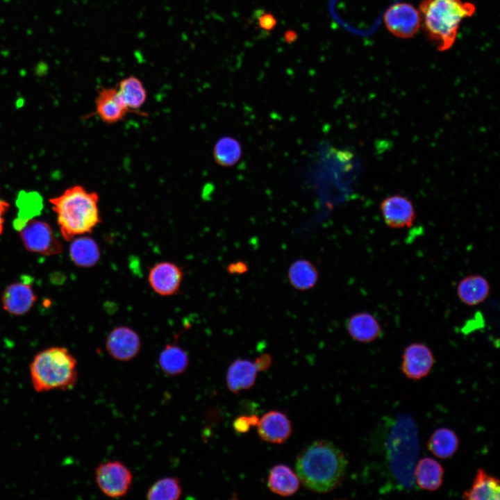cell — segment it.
I'll return each instance as SVG.
<instances>
[{"instance_id": "10", "label": "cell", "mask_w": 500, "mask_h": 500, "mask_svg": "<svg viewBox=\"0 0 500 500\" xmlns=\"http://www.w3.org/2000/svg\"><path fill=\"white\" fill-rule=\"evenodd\" d=\"M140 335L133 328L119 326L111 330L106 338V349L115 360L128 362L138 356L141 349Z\"/></svg>"}, {"instance_id": "8", "label": "cell", "mask_w": 500, "mask_h": 500, "mask_svg": "<svg viewBox=\"0 0 500 500\" xmlns=\"http://www.w3.org/2000/svg\"><path fill=\"white\" fill-rule=\"evenodd\" d=\"M384 23L388 31L401 38L413 36L421 26V16L412 5L397 3L387 9L383 17Z\"/></svg>"}, {"instance_id": "3", "label": "cell", "mask_w": 500, "mask_h": 500, "mask_svg": "<svg viewBox=\"0 0 500 500\" xmlns=\"http://www.w3.org/2000/svg\"><path fill=\"white\" fill-rule=\"evenodd\" d=\"M475 10L473 3L462 0H423L419 6L426 35L442 51L453 46L461 22Z\"/></svg>"}, {"instance_id": "17", "label": "cell", "mask_w": 500, "mask_h": 500, "mask_svg": "<svg viewBox=\"0 0 500 500\" xmlns=\"http://www.w3.org/2000/svg\"><path fill=\"white\" fill-rule=\"evenodd\" d=\"M490 290V282L484 276L472 274L460 280L456 291L457 297L463 304L476 306L488 299Z\"/></svg>"}, {"instance_id": "23", "label": "cell", "mask_w": 500, "mask_h": 500, "mask_svg": "<svg viewBox=\"0 0 500 500\" xmlns=\"http://www.w3.org/2000/svg\"><path fill=\"white\" fill-rule=\"evenodd\" d=\"M159 366L164 374L176 376L183 374L188 367V355L177 344H168L158 357Z\"/></svg>"}, {"instance_id": "28", "label": "cell", "mask_w": 500, "mask_h": 500, "mask_svg": "<svg viewBox=\"0 0 500 500\" xmlns=\"http://www.w3.org/2000/svg\"><path fill=\"white\" fill-rule=\"evenodd\" d=\"M182 495V487L177 477L167 476L156 481L147 490L151 500H176Z\"/></svg>"}, {"instance_id": "14", "label": "cell", "mask_w": 500, "mask_h": 500, "mask_svg": "<svg viewBox=\"0 0 500 500\" xmlns=\"http://www.w3.org/2000/svg\"><path fill=\"white\" fill-rule=\"evenodd\" d=\"M260 438L269 443L281 444L290 436L292 424L288 416L278 410H271L264 414L256 425Z\"/></svg>"}, {"instance_id": "5", "label": "cell", "mask_w": 500, "mask_h": 500, "mask_svg": "<svg viewBox=\"0 0 500 500\" xmlns=\"http://www.w3.org/2000/svg\"><path fill=\"white\" fill-rule=\"evenodd\" d=\"M388 440V458L393 476L404 488L414 482V469L418 456L417 433L414 422L400 417L394 424Z\"/></svg>"}, {"instance_id": "31", "label": "cell", "mask_w": 500, "mask_h": 500, "mask_svg": "<svg viewBox=\"0 0 500 500\" xmlns=\"http://www.w3.org/2000/svg\"><path fill=\"white\" fill-rule=\"evenodd\" d=\"M254 363L258 372L266 370L271 365L272 357L267 353L262 354L256 359Z\"/></svg>"}, {"instance_id": "2", "label": "cell", "mask_w": 500, "mask_h": 500, "mask_svg": "<svg viewBox=\"0 0 500 500\" xmlns=\"http://www.w3.org/2000/svg\"><path fill=\"white\" fill-rule=\"evenodd\" d=\"M99 197L97 192L76 185L49 199L62 238H73L91 233L101 222Z\"/></svg>"}, {"instance_id": "16", "label": "cell", "mask_w": 500, "mask_h": 500, "mask_svg": "<svg viewBox=\"0 0 500 500\" xmlns=\"http://www.w3.org/2000/svg\"><path fill=\"white\" fill-rule=\"evenodd\" d=\"M96 112L105 123L115 124L130 112L123 103L117 88H102L95 100Z\"/></svg>"}, {"instance_id": "30", "label": "cell", "mask_w": 500, "mask_h": 500, "mask_svg": "<svg viewBox=\"0 0 500 500\" xmlns=\"http://www.w3.org/2000/svg\"><path fill=\"white\" fill-rule=\"evenodd\" d=\"M276 19L269 12L263 13L258 17L260 28L265 31H272L276 25Z\"/></svg>"}, {"instance_id": "1", "label": "cell", "mask_w": 500, "mask_h": 500, "mask_svg": "<svg viewBox=\"0 0 500 500\" xmlns=\"http://www.w3.org/2000/svg\"><path fill=\"white\" fill-rule=\"evenodd\" d=\"M296 473L304 487L318 493L336 489L342 482L347 460L342 451L327 440H317L298 455Z\"/></svg>"}, {"instance_id": "9", "label": "cell", "mask_w": 500, "mask_h": 500, "mask_svg": "<svg viewBox=\"0 0 500 500\" xmlns=\"http://www.w3.org/2000/svg\"><path fill=\"white\" fill-rule=\"evenodd\" d=\"M380 210L385 224L390 228H410L416 219L413 203L401 194H392L383 199Z\"/></svg>"}, {"instance_id": "13", "label": "cell", "mask_w": 500, "mask_h": 500, "mask_svg": "<svg viewBox=\"0 0 500 500\" xmlns=\"http://www.w3.org/2000/svg\"><path fill=\"white\" fill-rule=\"evenodd\" d=\"M37 296L28 282L19 281L8 285L1 296L4 310L13 315L27 313L36 301Z\"/></svg>"}, {"instance_id": "19", "label": "cell", "mask_w": 500, "mask_h": 500, "mask_svg": "<svg viewBox=\"0 0 500 500\" xmlns=\"http://www.w3.org/2000/svg\"><path fill=\"white\" fill-rule=\"evenodd\" d=\"M444 469L436 460L424 457L420 459L414 469V478L419 488L428 491L438 490L443 483Z\"/></svg>"}, {"instance_id": "4", "label": "cell", "mask_w": 500, "mask_h": 500, "mask_svg": "<svg viewBox=\"0 0 500 500\" xmlns=\"http://www.w3.org/2000/svg\"><path fill=\"white\" fill-rule=\"evenodd\" d=\"M77 362L69 350L51 347L39 351L29 365L34 390L44 392L72 389L78 379Z\"/></svg>"}, {"instance_id": "25", "label": "cell", "mask_w": 500, "mask_h": 500, "mask_svg": "<svg viewBox=\"0 0 500 500\" xmlns=\"http://www.w3.org/2000/svg\"><path fill=\"white\" fill-rule=\"evenodd\" d=\"M290 283L297 290H308L312 288L318 280V271L315 265L306 259L294 261L288 272Z\"/></svg>"}, {"instance_id": "20", "label": "cell", "mask_w": 500, "mask_h": 500, "mask_svg": "<svg viewBox=\"0 0 500 500\" xmlns=\"http://www.w3.org/2000/svg\"><path fill=\"white\" fill-rule=\"evenodd\" d=\"M499 479L481 468L477 470L471 487L462 494L467 500H499Z\"/></svg>"}, {"instance_id": "29", "label": "cell", "mask_w": 500, "mask_h": 500, "mask_svg": "<svg viewBox=\"0 0 500 500\" xmlns=\"http://www.w3.org/2000/svg\"><path fill=\"white\" fill-rule=\"evenodd\" d=\"M258 416L253 415L249 416H240L233 423L234 430L239 433H247L251 427L256 426L258 422Z\"/></svg>"}, {"instance_id": "27", "label": "cell", "mask_w": 500, "mask_h": 500, "mask_svg": "<svg viewBox=\"0 0 500 500\" xmlns=\"http://www.w3.org/2000/svg\"><path fill=\"white\" fill-rule=\"evenodd\" d=\"M242 152V147L237 139L225 136L216 142L213 149V156L219 165L231 167L239 161Z\"/></svg>"}, {"instance_id": "7", "label": "cell", "mask_w": 500, "mask_h": 500, "mask_svg": "<svg viewBox=\"0 0 500 500\" xmlns=\"http://www.w3.org/2000/svg\"><path fill=\"white\" fill-rule=\"evenodd\" d=\"M95 481L106 496L119 498L126 494L131 489L133 475L122 462L108 460L101 462L96 468Z\"/></svg>"}, {"instance_id": "15", "label": "cell", "mask_w": 500, "mask_h": 500, "mask_svg": "<svg viewBox=\"0 0 500 500\" xmlns=\"http://www.w3.org/2000/svg\"><path fill=\"white\" fill-rule=\"evenodd\" d=\"M350 337L356 342L369 343L383 335L382 326L371 312L362 311L353 314L346 322Z\"/></svg>"}, {"instance_id": "22", "label": "cell", "mask_w": 500, "mask_h": 500, "mask_svg": "<svg viewBox=\"0 0 500 500\" xmlns=\"http://www.w3.org/2000/svg\"><path fill=\"white\" fill-rule=\"evenodd\" d=\"M72 261L78 267H91L99 260L101 253L94 240L88 236H78L71 240L69 249Z\"/></svg>"}, {"instance_id": "18", "label": "cell", "mask_w": 500, "mask_h": 500, "mask_svg": "<svg viewBox=\"0 0 500 500\" xmlns=\"http://www.w3.org/2000/svg\"><path fill=\"white\" fill-rule=\"evenodd\" d=\"M258 369L247 359L238 358L229 365L226 373V384L233 393L251 388L255 383Z\"/></svg>"}, {"instance_id": "33", "label": "cell", "mask_w": 500, "mask_h": 500, "mask_svg": "<svg viewBox=\"0 0 500 500\" xmlns=\"http://www.w3.org/2000/svg\"><path fill=\"white\" fill-rule=\"evenodd\" d=\"M10 204L0 197V235L2 233L4 225V215L9 209Z\"/></svg>"}, {"instance_id": "24", "label": "cell", "mask_w": 500, "mask_h": 500, "mask_svg": "<svg viewBox=\"0 0 500 500\" xmlns=\"http://www.w3.org/2000/svg\"><path fill=\"white\" fill-rule=\"evenodd\" d=\"M459 447L456 433L446 427L436 429L430 436L427 448L438 458L447 459L453 456Z\"/></svg>"}, {"instance_id": "6", "label": "cell", "mask_w": 500, "mask_h": 500, "mask_svg": "<svg viewBox=\"0 0 500 500\" xmlns=\"http://www.w3.org/2000/svg\"><path fill=\"white\" fill-rule=\"evenodd\" d=\"M17 227L27 251L44 256L56 255L62 252V243L47 222L28 219L17 223Z\"/></svg>"}, {"instance_id": "21", "label": "cell", "mask_w": 500, "mask_h": 500, "mask_svg": "<svg viewBox=\"0 0 500 500\" xmlns=\"http://www.w3.org/2000/svg\"><path fill=\"white\" fill-rule=\"evenodd\" d=\"M299 478L290 467L284 464L274 466L269 471L267 486L274 493L289 497L299 490Z\"/></svg>"}, {"instance_id": "26", "label": "cell", "mask_w": 500, "mask_h": 500, "mask_svg": "<svg viewBox=\"0 0 500 500\" xmlns=\"http://www.w3.org/2000/svg\"><path fill=\"white\" fill-rule=\"evenodd\" d=\"M117 92L129 112L138 111L147 100V91L140 79L129 76L122 80Z\"/></svg>"}, {"instance_id": "11", "label": "cell", "mask_w": 500, "mask_h": 500, "mask_svg": "<svg viewBox=\"0 0 500 500\" xmlns=\"http://www.w3.org/2000/svg\"><path fill=\"white\" fill-rule=\"evenodd\" d=\"M434 363L435 357L431 348L424 343L415 342L404 349L401 369L408 378L418 381L431 372Z\"/></svg>"}, {"instance_id": "34", "label": "cell", "mask_w": 500, "mask_h": 500, "mask_svg": "<svg viewBox=\"0 0 500 500\" xmlns=\"http://www.w3.org/2000/svg\"><path fill=\"white\" fill-rule=\"evenodd\" d=\"M295 35H296V34L294 33V32L289 31V32L286 33V34H285V40L288 42H293L295 39Z\"/></svg>"}, {"instance_id": "12", "label": "cell", "mask_w": 500, "mask_h": 500, "mask_svg": "<svg viewBox=\"0 0 500 500\" xmlns=\"http://www.w3.org/2000/svg\"><path fill=\"white\" fill-rule=\"evenodd\" d=\"M183 278L182 269L176 264L163 261L154 265L148 274L151 288L160 296H171L177 293Z\"/></svg>"}, {"instance_id": "32", "label": "cell", "mask_w": 500, "mask_h": 500, "mask_svg": "<svg viewBox=\"0 0 500 500\" xmlns=\"http://www.w3.org/2000/svg\"><path fill=\"white\" fill-rule=\"evenodd\" d=\"M247 270V265L242 261L232 262L228 266V272L231 274H243Z\"/></svg>"}]
</instances>
